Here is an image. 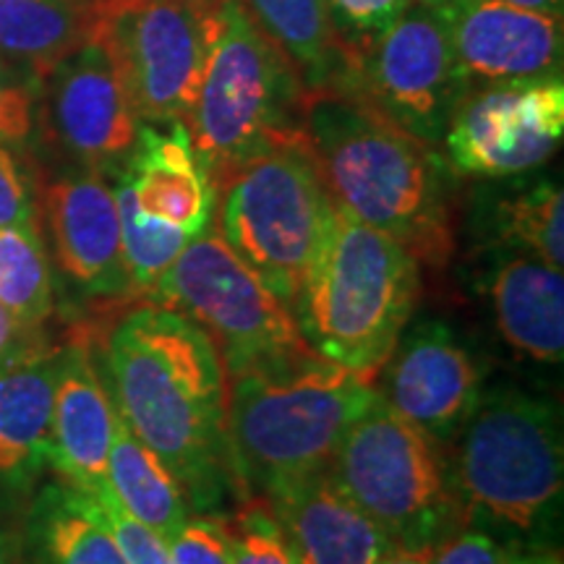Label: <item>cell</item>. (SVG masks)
I'll return each instance as SVG.
<instances>
[{
  "label": "cell",
  "mask_w": 564,
  "mask_h": 564,
  "mask_svg": "<svg viewBox=\"0 0 564 564\" xmlns=\"http://www.w3.org/2000/svg\"><path fill=\"white\" fill-rule=\"evenodd\" d=\"M345 84L426 144H442L449 116L470 84L434 9L411 6L345 63Z\"/></svg>",
  "instance_id": "obj_11"
},
{
  "label": "cell",
  "mask_w": 564,
  "mask_h": 564,
  "mask_svg": "<svg viewBox=\"0 0 564 564\" xmlns=\"http://www.w3.org/2000/svg\"><path fill=\"white\" fill-rule=\"evenodd\" d=\"M306 84L241 0L220 11L186 129L207 181L267 147L301 137Z\"/></svg>",
  "instance_id": "obj_7"
},
{
  "label": "cell",
  "mask_w": 564,
  "mask_h": 564,
  "mask_svg": "<svg viewBox=\"0 0 564 564\" xmlns=\"http://www.w3.org/2000/svg\"><path fill=\"white\" fill-rule=\"evenodd\" d=\"M61 348L26 352L0 369V484L26 489L51 460Z\"/></svg>",
  "instance_id": "obj_20"
},
{
  "label": "cell",
  "mask_w": 564,
  "mask_h": 564,
  "mask_svg": "<svg viewBox=\"0 0 564 564\" xmlns=\"http://www.w3.org/2000/svg\"><path fill=\"white\" fill-rule=\"evenodd\" d=\"M108 486L116 502L131 518L171 541L192 518L186 497L150 449L118 419L108 455Z\"/></svg>",
  "instance_id": "obj_24"
},
{
  "label": "cell",
  "mask_w": 564,
  "mask_h": 564,
  "mask_svg": "<svg viewBox=\"0 0 564 564\" xmlns=\"http://www.w3.org/2000/svg\"><path fill=\"white\" fill-rule=\"evenodd\" d=\"M436 544L423 546H392L377 564H432Z\"/></svg>",
  "instance_id": "obj_36"
},
{
  "label": "cell",
  "mask_w": 564,
  "mask_h": 564,
  "mask_svg": "<svg viewBox=\"0 0 564 564\" xmlns=\"http://www.w3.org/2000/svg\"><path fill=\"white\" fill-rule=\"evenodd\" d=\"M173 564H230V541L223 520L212 514L188 518L167 541Z\"/></svg>",
  "instance_id": "obj_32"
},
{
  "label": "cell",
  "mask_w": 564,
  "mask_h": 564,
  "mask_svg": "<svg viewBox=\"0 0 564 564\" xmlns=\"http://www.w3.org/2000/svg\"><path fill=\"white\" fill-rule=\"evenodd\" d=\"M112 194L118 204V220H121L123 262L129 272L131 293L150 295L162 274L167 272L178 253L192 241V232L175 228L171 223L154 220L139 209L129 181L121 173H112Z\"/></svg>",
  "instance_id": "obj_28"
},
{
  "label": "cell",
  "mask_w": 564,
  "mask_h": 564,
  "mask_svg": "<svg viewBox=\"0 0 564 564\" xmlns=\"http://www.w3.org/2000/svg\"><path fill=\"white\" fill-rule=\"evenodd\" d=\"M432 564H510L505 549L481 531L449 533L434 549Z\"/></svg>",
  "instance_id": "obj_34"
},
{
  "label": "cell",
  "mask_w": 564,
  "mask_h": 564,
  "mask_svg": "<svg viewBox=\"0 0 564 564\" xmlns=\"http://www.w3.org/2000/svg\"><path fill=\"white\" fill-rule=\"evenodd\" d=\"M264 499L299 564H377L394 546L324 470L274 486Z\"/></svg>",
  "instance_id": "obj_18"
},
{
  "label": "cell",
  "mask_w": 564,
  "mask_h": 564,
  "mask_svg": "<svg viewBox=\"0 0 564 564\" xmlns=\"http://www.w3.org/2000/svg\"><path fill=\"white\" fill-rule=\"evenodd\" d=\"M37 209L45 217L55 264L70 285L95 299L133 295L108 175L89 167L55 175L40 188Z\"/></svg>",
  "instance_id": "obj_15"
},
{
  "label": "cell",
  "mask_w": 564,
  "mask_h": 564,
  "mask_svg": "<svg viewBox=\"0 0 564 564\" xmlns=\"http://www.w3.org/2000/svg\"><path fill=\"white\" fill-rule=\"evenodd\" d=\"M502 3L518 6V9L546 13V17H560V19H562V9H564V0H502Z\"/></svg>",
  "instance_id": "obj_37"
},
{
  "label": "cell",
  "mask_w": 564,
  "mask_h": 564,
  "mask_svg": "<svg viewBox=\"0 0 564 564\" xmlns=\"http://www.w3.org/2000/svg\"><path fill=\"white\" fill-rule=\"evenodd\" d=\"M379 377V398L442 447L463 432L484 394L474 352L447 324L434 319L403 333Z\"/></svg>",
  "instance_id": "obj_14"
},
{
  "label": "cell",
  "mask_w": 564,
  "mask_h": 564,
  "mask_svg": "<svg viewBox=\"0 0 564 564\" xmlns=\"http://www.w3.org/2000/svg\"><path fill=\"white\" fill-rule=\"evenodd\" d=\"M89 26L91 0H0V55L42 84Z\"/></svg>",
  "instance_id": "obj_22"
},
{
  "label": "cell",
  "mask_w": 564,
  "mask_h": 564,
  "mask_svg": "<svg viewBox=\"0 0 564 564\" xmlns=\"http://www.w3.org/2000/svg\"><path fill=\"white\" fill-rule=\"evenodd\" d=\"M230 541V564H299L264 497H246L241 510L220 518Z\"/></svg>",
  "instance_id": "obj_29"
},
{
  "label": "cell",
  "mask_w": 564,
  "mask_h": 564,
  "mask_svg": "<svg viewBox=\"0 0 564 564\" xmlns=\"http://www.w3.org/2000/svg\"><path fill=\"white\" fill-rule=\"evenodd\" d=\"M150 301L199 324L220 350L228 377L316 356L303 340L291 308L209 225L167 267Z\"/></svg>",
  "instance_id": "obj_9"
},
{
  "label": "cell",
  "mask_w": 564,
  "mask_h": 564,
  "mask_svg": "<svg viewBox=\"0 0 564 564\" xmlns=\"http://www.w3.org/2000/svg\"><path fill=\"white\" fill-rule=\"evenodd\" d=\"M489 299L499 335L510 348L539 364H562V270L533 253H510L489 274Z\"/></svg>",
  "instance_id": "obj_21"
},
{
  "label": "cell",
  "mask_w": 564,
  "mask_h": 564,
  "mask_svg": "<svg viewBox=\"0 0 564 564\" xmlns=\"http://www.w3.org/2000/svg\"><path fill=\"white\" fill-rule=\"evenodd\" d=\"M30 535L40 564H129L87 494L63 481L42 489Z\"/></svg>",
  "instance_id": "obj_23"
},
{
  "label": "cell",
  "mask_w": 564,
  "mask_h": 564,
  "mask_svg": "<svg viewBox=\"0 0 564 564\" xmlns=\"http://www.w3.org/2000/svg\"><path fill=\"white\" fill-rule=\"evenodd\" d=\"M419 293V259L335 204L293 319L322 361L373 384L411 322Z\"/></svg>",
  "instance_id": "obj_3"
},
{
  "label": "cell",
  "mask_w": 564,
  "mask_h": 564,
  "mask_svg": "<svg viewBox=\"0 0 564 564\" xmlns=\"http://www.w3.org/2000/svg\"><path fill=\"white\" fill-rule=\"evenodd\" d=\"M42 345H47L42 340V327H30L0 303V369Z\"/></svg>",
  "instance_id": "obj_35"
},
{
  "label": "cell",
  "mask_w": 564,
  "mask_h": 564,
  "mask_svg": "<svg viewBox=\"0 0 564 564\" xmlns=\"http://www.w3.org/2000/svg\"><path fill=\"white\" fill-rule=\"evenodd\" d=\"M32 564H40V562H37V560H34V562H32Z\"/></svg>",
  "instance_id": "obj_42"
},
{
  "label": "cell",
  "mask_w": 564,
  "mask_h": 564,
  "mask_svg": "<svg viewBox=\"0 0 564 564\" xmlns=\"http://www.w3.org/2000/svg\"><path fill=\"white\" fill-rule=\"evenodd\" d=\"M306 89L335 84L343 74V51L324 0H241Z\"/></svg>",
  "instance_id": "obj_25"
},
{
  "label": "cell",
  "mask_w": 564,
  "mask_h": 564,
  "mask_svg": "<svg viewBox=\"0 0 564 564\" xmlns=\"http://www.w3.org/2000/svg\"><path fill=\"white\" fill-rule=\"evenodd\" d=\"M0 303L30 327L51 319L53 267L40 223L0 228Z\"/></svg>",
  "instance_id": "obj_26"
},
{
  "label": "cell",
  "mask_w": 564,
  "mask_h": 564,
  "mask_svg": "<svg viewBox=\"0 0 564 564\" xmlns=\"http://www.w3.org/2000/svg\"><path fill=\"white\" fill-rule=\"evenodd\" d=\"M510 564H562L560 554H523L510 556Z\"/></svg>",
  "instance_id": "obj_38"
},
{
  "label": "cell",
  "mask_w": 564,
  "mask_h": 564,
  "mask_svg": "<svg viewBox=\"0 0 564 564\" xmlns=\"http://www.w3.org/2000/svg\"><path fill=\"white\" fill-rule=\"evenodd\" d=\"M0 564H9V554H6V544H3V539H0Z\"/></svg>",
  "instance_id": "obj_41"
},
{
  "label": "cell",
  "mask_w": 564,
  "mask_h": 564,
  "mask_svg": "<svg viewBox=\"0 0 564 564\" xmlns=\"http://www.w3.org/2000/svg\"><path fill=\"white\" fill-rule=\"evenodd\" d=\"M42 84L0 55V144L24 150L40 126Z\"/></svg>",
  "instance_id": "obj_30"
},
{
  "label": "cell",
  "mask_w": 564,
  "mask_h": 564,
  "mask_svg": "<svg viewBox=\"0 0 564 564\" xmlns=\"http://www.w3.org/2000/svg\"><path fill=\"white\" fill-rule=\"evenodd\" d=\"M220 11L178 0H91L89 34L108 47L141 123L186 126Z\"/></svg>",
  "instance_id": "obj_10"
},
{
  "label": "cell",
  "mask_w": 564,
  "mask_h": 564,
  "mask_svg": "<svg viewBox=\"0 0 564 564\" xmlns=\"http://www.w3.org/2000/svg\"><path fill=\"white\" fill-rule=\"evenodd\" d=\"M178 3L194 6V9H202V11H217V9H223L228 0H178Z\"/></svg>",
  "instance_id": "obj_39"
},
{
  "label": "cell",
  "mask_w": 564,
  "mask_h": 564,
  "mask_svg": "<svg viewBox=\"0 0 564 564\" xmlns=\"http://www.w3.org/2000/svg\"><path fill=\"white\" fill-rule=\"evenodd\" d=\"M40 123L76 167L112 175L131 158L144 123L108 47L95 34L42 82Z\"/></svg>",
  "instance_id": "obj_13"
},
{
  "label": "cell",
  "mask_w": 564,
  "mask_h": 564,
  "mask_svg": "<svg viewBox=\"0 0 564 564\" xmlns=\"http://www.w3.org/2000/svg\"><path fill=\"white\" fill-rule=\"evenodd\" d=\"M209 186L223 241L293 312L335 212L303 133L238 162Z\"/></svg>",
  "instance_id": "obj_5"
},
{
  "label": "cell",
  "mask_w": 564,
  "mask_h": 564,
  "mask_svg": "<svg viewBox=\"0 0 564 564\" xmlns=\"http://www.w3.org/2000/svg\"><path fill=\"white\" fill-rule=\"evenodd\" d=\"M494 241L525 251L562 270L564 264V196L552 181L533 183L525 192L497 202L491 217Z\"/></svg>",
  "instance_id": "obj_27"
},
{
  "label": "cell",
  "mask_w": 564,
  "mask_h": 564,
  "mask_svg": "<svg viewBox=\"0 0 564 564\" xmlns=\"http://www.w3.org/2000/svg\"><path fill=\"white\" fill-rule=\"evenodd\" d=\"M97 369L129 432L171 474L186 505L207 512L232 486L228 371L188 316L139 303L105 337Z\"/></svg>",
  "instance_id": "obj_1"
},
{
  "label": "cell",
  "mask_w": 564,
  "mask_h": 564,
  "mask_svg": "<svg viewBox=\"0 0 564 564\" xmlns=\"http://www.w3.org/2000/svg\"><path fill=\"white\" fill-rule=\"evenodd\" d=\"M415 6H423V9H436V6L447 3V0H413Z\"/></svg>",
  "instance_id": "obj_40"
},
{
  "label": "cell",
  "mask_w": 564,
  "mask_h": 564,
  "mask_svg": "<svg viewBox=\"0 0 564 564\" xmlns=\"http://www.w3.org/2000/svg\"><path fill=\"white\" fill-rule=\"evenodd\" d=\"M141 126L139 141L121 173L147 217L199 236L209 225L215 194L183 123Z\"/></svg>",
  "instance_id": "obj_19"
},
{
  "label": "cell",
  "mask_w": 564,
  "mask_h": 564,
  "mask_svg": "<svg viewBox=\"0 0 564 564\" xmlns=\"http://www.w3.org/2000/svg\"><path fill=\"white\" fill-rule=\"evenodd\" d=\"M465 82H531L562 74V19L502 0L436 6Z\"/></svg>",
  "instance_id": "obj_16"
},
{
  "label": "cell",
  "mask_w": 564,
  "mask_h": 564,
  "mask_svg": "<svg viewBox=\"0 0 564 564\" xmlns=\"http://www.w3.org/2000/svg\"><path fill=\"white\" fill-rule=\"evenodd\" d=\"M37 192L17 150L0 144V228L37 225Z\"/></svg>",
  "instance_id": "obj_33"
},
{
  "label": "cell",
  "mask_w": 564,
  "mask_h": 564,
  "mask_svg": "<svg viewBox=\"0 0 564 564\" xmlns=\"http://www.w3.org/2000/svg\"><path fill=\"white\" fill-rule=\"evenodd\" d=\"M377 394V384L319 356L228 377V453L246 497L327 470Z\"/></svg>",
  "instance_id": "obj_4"
},
{
  "label": "cell",
  "mask_w": 564,
  "mask_h": 564,
  "mask_svg": "<svg viewBox=\"0 0 564 564\" xmlns=\"http://www.w3.org/2000/svg\"><path fill=\"white\" fill-rule=\"evenodd\" d=\"M324 474L394 546L440 544L465 523L442 444L379 394L345 432Z\"/></svg>",
  "instance_id": "obj_8"
},
{
  "label": "cell",
  "mask_w": 564,
  "mask_h": 564,
  "mask_svg": "<svg viewBox=\"0 0 564 564\" xmlns=\"http://www.w3.org/2000/svg\"><path fill=\"white\" fill-rule=\"evenodd\" d=\"M343 51V68L411 9L413 0H324ZM343 76V74H340Z\"/></svg>",
  "instance_id": "obj_31"
},
{
  "label": "cell",
  "mask_w": 564,
  "mask_h": 564,
  "mask_svg": "<svg viewBox=\"0 0 564 564\" xmlns=\"http://www.w3.org/2000/svg\"><path fill=\"white\" fill-rule=\"evenodd\" d=\"M301 129L337 207L405 246L419 264L453 257V167L345 84L303 91Z\"/></svg>",
  "instance_id": "obj_2"
},
{
  "label": "cell",
  "mask_w": 564,
  "mask_h": 564,
  "mask_svg": "<svg viewBox=\"0 0 564 564\" xmlns=\"http://www.w3.org/2000/svg\"><path fill=\"white\" fill-rule=\"evenodd\" d=\"M564 133L562 76L468 89L442 144L455 173L510 178L544 165Z\"/></svg>",
  "instance_id": "obj_12"
},
{
  "label": "cell",
  "mask_w": 564,
  "mask_h": 564,
  "mask_svg": "<svg viewBox=\"0 0 564 564\" xmlns=\"http://www.w3.org/2000/svg\"><path fill=\"white\" fill-rule=\"evenodd\" d=\"M453 481L465 523L541 531L560 510L564 486L556 408L514 387L481 394L457 442Z\"/></svg>",
  "instance_id": "obj_6"
},
{
  "label": "cell",
  "mask_w": 564,
  "mask_h": 564,
  "mask_svg": "<svg viewBox=\"0 0 564 564\" xmlns=\"http://www.w3.org/2000/svg\"><path fill=\"white\" fill-rule=\"evenodd\" d=\"M116 421L118 413L89 348H61L47 465L63 484L87 497H100L110 489L108 455Z\"/></svg>",
  "instance_id": "obj_17"
}]
</instances>
